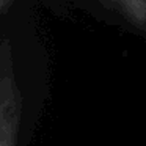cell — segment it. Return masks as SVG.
I'll return each instance as SVG.
<instances>
[{"label":"cell","mask_w":146,"mask_h":146,"mask_svg":"<svg viewBox=\"0 0 146 146\" xmlns=\"http://www.w3.org/2000/svg\"><path fill=\"white\" fill-rule=\"evenodd\" d=\"M17 116H19V101L14 90V82L11 90H8V82L3 76L2 85V146H16Z\"/></svg>","instance_id":"1"}]
</instances>
